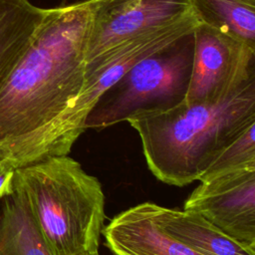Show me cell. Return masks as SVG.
<instances>
[{
	"mask_svg": "<svg viewBox=\"0 0 255 255\" xmlns=\"http://www.w3.org/2000/svg\"><path fill=\"white\" fill-rule=\"evenodd\" d=\"M102 234L106 246L115 255H202L162 230L150 202L133 205L117 214Z\"/></svg>",
	"mask_w": 255,
	"mask_h": 255,
	"instance_id": "cell-9",
	"label": "cell"
},
{
	"mask_svg": "<svg viewBox=\"0 0 255 255\" xmlns=\"http://www.w3.org/2000/svg\"><path fill=\"white\" fill-rule=\"evenodd\" d=\"M14 171V168L0 162V198L12 190Z\"/></svg>",
	"mask_w": 255,
	"mask_h": 255,
	"instance_id": "cell-15",
	"label": "cell"
},
{
	"mask_svg": "<svg viewBox=\"0 0 255 255\" xmlns=\"http://www.w3.org/2000/svg\"><path fill=\"white\" fill-rule=\"evenodd\" d=\"M0 255H52L14 179L12 190L0 198Z\"/></svg>",
	"mask_w": 255,
	"mask_h": 255,
	"instance_id": "cell-12",
	"label": "cell"
},
{
	"mask_svg": "<svg viewBox=\"0 0 255 255\" xmlns=\"http://www.w3.org/2000/svg\"><path fill=\"white\" fill-rule=\"evenodd\" d=\"M227 236L255 248V164L200 181L184 202Z\"/></svg>",
	"mask_w": 255,
	"mask_h": 255,
	"instance_id": "cell-8",
	"label": "cell"
},
{
	"mask_svg": "<svg viewBox=\"0 0 255 255\" xmlns=\"http://www.w3.org/2000/svg\"><path fill=\"white\" fill-rule=\"evenodd\" d=\"M192 33L144 58L108 89L89 114L86 130H100L127 122L136 114L165 110L181 103L192 70Z\"/></svg>",
	"mask_w": 255,
	"mask_h": 255,
	"instance_id": "cell-4",
	"label": "cell"
},
{
	"mask_svg": "<svg viewBox=\"0 0 255 255\" xmlns=\"http://www.w3.org/2000/svg\"><path fill=\"white\" fill-rule=\"evenodd\" d=\"M14 183L52 255H100L105 213L100 180L67 155L18 167Z\"/></svg>",
	"mask_w": 255,
	"mask_h": 255,
	"instance_id": "cell-3",
	"label": "cell"
},
{
	"mask_svg": "<svg viewBox=\"0 0 255 255\" xmlns=\"http://www.w3.org/2000/svg\"><path fill=\"white\" fill-rule=\"evenodd\" d=\"M47 9L29 0H0V90L45 19Z\"/></svg>",
	"mask_w": 255,
	"mask_h": 255,
	"instance_id": "cell-11",
	"label": "cell"
},
{
	"mask_svg": "<svg viewBox=\"0 0 255 255\" xmlns=\"http://www.w3.org/2000/svg\"><path fill=\"white\" fill-rule=\"evenodd\" d=\"M88 1L49 8L0 90V162L16 169L56 155L63 117L86 79Z\"/></svg>",
	"mask_w": 255,
	"mask_h": 255,
	"instance_id": "cell-1",
	"label": "cell"
},
{
	"mask_svg": "<svg viewBox=\"0 0 255 255\" xmlns=\"http://www.w3.org/2000/svg\"><path fill=\"white\" fill-rule=\"evenodd\" d=\"M199 24L192 11L168 25L147 30L100 56L86 66V79L77 99L62 119L56 144L57 155L70 153L86 130L85 123L102 95L144 58L191 34Z\"/></svg>",
	"mask_w": 255,
	"mask_h": 255,
	"instance_id": "cell-5",
	"label": "cell"
},
{
	"mask_svg": "<svg viewBox=\"0 0 255 255\" xmlns=\"http://www.w3.org/2000/svg\"><path fill=\"white\" fill-rule=\"evenodd\" d=\"M193 63L185 103L225 96L255 79V50L204 23L193 33Z\"/></svg>",
	"mask_w": 255,
	"mask_h": 255,
	"instance_id": "cell-6",
	"label": "cell"
},
{
	"mask_svg": "<svg viewBox=\"0 0 255 255\" xmlns=\"http://www.w3.org/2000/svg\"><path fill=\"white\" fill-rule=\"evenodd\" d=\"M204 23L255 50V0H190Z\"/></svg>",
	"mask_w": 255,
	"mask_h": 255,
	"instance_id": "cell-13",
	"label": "cell"
},
{
	"mask_svg": "<svg viewBox=\"0 0 255 255\" xmlns=\"http://www.w3.org/2000/svg\"><path fill=\"white\" fill-rule=\"evenodd\" d=\"M158 225L167 234L202 255H255V248L223 233L198 213L150 202Z\"/></svg>",
	"mask_w": 255,
	"mask_h": 255,
	"instance_id": "cell-10",
	"label": "cell"
},
{
	"mask_svg": "<svg viewBox=\"0 0 255 255\" xmlns=\"http://www.w3.org/2000/svg\"><path fill=\"white\" fill-rule=\"evenodd\" d=\"M91 22L86 66L123 42L176 22L192 12L190 0H87Z\"/></svg>",
	"mask_w": 255,
	"mask_h": 255,
	"instance_id": "cell-7",
	"label": "cell"
},
{
	"mask_svg": "<svg viewBox=\"0 0 255 255\" xmlns=\"http://www.w3.org/2000/svg\"><path fill=\"white\" fill-rule=\"evenodd\" d=\"M127 122L138 133L151 173L163 183L185 186L198 180L218 151L255 123V79L220 98L182 101Z\"/></svg>",
	"mask_w": 255,
	"mask_h": 255,
	"instance_id": "cell-2",
	"label": "cell"
},
{
	"mask_svg": "<svg viewBox=\"0 0 255 255\" xmlns=\"http://www.w3.org/2000/svg\"><path fill=\"white\" fill-rule=\"evenodd\" d=\"M255 123L245 128L213 157L199 181L245 165L255 164Z\"/></svg>",
	"mask_w": 255,
	"mask_h": 255,
	"instance_id": "cell-14",
	"label": "cell"
}]
</instances>
